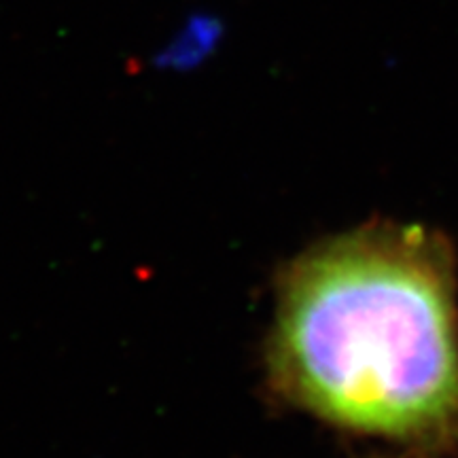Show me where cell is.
<instances>
[{"instance_id":"1","label":"cell","mask_w":458,"mask_h":458,"mask_svg":"<svg viewBox=\"0 0 458 458\" xmlns=\"http://www.w3.org/2000/svg\"><path fill=\"white\" fill-rule=\"evenodd\" d=\"M272 388L329 425L403 444L458 428V283L448 238L374 221L312 246L278 283Z\"/></svg>"}]
</instances>
